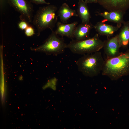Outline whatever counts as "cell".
<instances>
[{
    "label": "cell",
    "mask_w": 129,
    "mask_h": 129,
    "mask_svg": "<svg viewBox=\"0 0 129 129\" xmlns=\"http://www.w3.org/2000/svg\"></svg>",
    "instance_id": "cell-21"
},
{
    "label": "cell",
    "mask_w": 129,
    "mask_h": 129,
    "mask_svg": "<svg viewBox=\"0 0 129 129\" xmlns=\"http://www.w3.org/2000/svg\"><path fill=\"white\" fill-rule=\"evenodd\" d=\"M10 5L20 14V19L28 23L32 22L33 7L30 2L27 0H6Z\"/></svg>",
    "instance_id": "cell-6"
},
{
    "label": "cell",
    "mask_w": 129,
    "mask_h": 129,
    "mask_svg": "<svg viewBox=\"0 0 129 129\" xmlns=\"http://www.w3.org/2000/svg\"><path fill=\"white\" fill-rule=\"evenodd\" d=\"M58 8L53 5L40 7L33 17L32 22L37 29V35L46 29L52 31L57 23Z\"/></svg>",
    "instance_id": "cell-2"
},
{
    "label": "cell",
    "mask_w": 129,
    "mask_h": 129,
    "mask_svg": "<svg viewBox=\"0 0 129 129\" xmlns=\"http://www.w3.org/2000/svg\"><path fill=\"white\" fill-rule=\"evenodd\" d=\"M121 48L118 34L104 41L103 48L104 53L108 59L119 55Z\"/></svg>",
    "instance_id": "cell-8"
},
{
    "label": "cell",
    "mask_w": 129,
    "mask_h": 129,
    "mask_svg": "<svg viewBox=\"0 0 129 129\" xmlns=\"http://www.w3.org/2000/svg\"><path fill=\"white\" fill-rule=\"evenodd\" d=\"M4 1V0H0V3H1V5L3 4Z\"/></svg>",
    "instance_id": "cell-20"
},
{
    "label": "cell",
    "mask_w": 129,
    "mask_h": 129,
    "mask_svg": "<svg viewBox=\"0 0 129 129\" xmlns=\"http://www.w3.org/2000/svg\"><path fill=\"white\" fill-rule=\"evenodd\" d=\"M25 32L26 36L27 37H31L34 34V30L32 26H29L25 30Z\"/></svg>",
    "instance_id": "cell-16"
},
{
    "label": "cell",
    "mask_w": 129,
    "mask_h": 129,
    "mask_svg": "<svg viewBox=\"0 0 129 129\" xmlns=\"http://www.w3.org/2000/svg\"><path fill=\"white\" fill-rule=\"evenodd\" d=\"M104 41L99 38L98 34H96L92 37L81 41L72 39L67 44L68 48L74 54L83 55L99 51L103 48Z\"/></svg>",
    "instance_id": "cell-4"
},
{
    "label": "cell",
    "mask_w": 129,
    "mask_h": 129,
    "mask_svg": "<svg viewBox=\"0 0 129 129\" xmlns=\"http://www.w3.org/2000/svg\"><path fill=\"white\" fill-rule=\"evenodd\" d=\"M77 13L81 19V23H86L90 22L91 16L87 3L83 0H79Z\"/></svg>",
    "instance_id": "cell-15"
},
{
    "label": "cell",
    "mask_w": 129,
    "mask_h": 129,
    "mask_svg": "<svg viewBox=\"0 0 129 129\" xmlns=\"http://www.w3.org/2000/svg\"><path fill=\"white\" fill-rule=\"evenodd\" d=\"M120 27L117 25L114 26L105 24L102 21L98 22L93 26V28L98 34L107 37L112 35Z\"/></svg>",
    "instance_id": "cell-12"
},
{
    "label": "cell",
    "mask_w": 129,
    "mask_h": 129,
    "mask_svg": "<svg viewBox=\"0 0 129 129\" xmlns=\"http://www.w3.org/2000/svg\"><path fill=\"white\" fill-rule=\"evenodd\" d=\"M105 61L99 51L83 55L77 61L76 64L79 71L86 76L92 77L102 72Z\"/></svg>",
    "instance_id": "cell-3"
},
{
    "label": "cell",
    "mask_w": 129,
    "mask_h": 129,
    "mask_svg": "<svg viewBox=\"0 0 129 129\" xmlns=\"http://www.w3.org/2000/svg\"><path fill=\"white\" fill-rule=\"evenodd\" d=\"M93 26L90 22L88 23H82L77 25L75 30L74 39L81 41L89 38L91 30Z\"/></svg>",
    "instance_id": "cell-10"
},
{
    "label": "cell",
    "mask_w": 129,
    "mask_h": 129,
    "mask_svg": "<svg viewBox=\"0 0 129 129\" xmlns=\"http://www.w3.org/2000/svg\"><path fill=\"white\" fill-rule=\"evenodd\" d=\"M124 14L121 12L107 11L103 12H98L97 14L102 17L104 21L116 23L117 26L120 27L124 22L123 18Z\"/></svg>",
    "instance_id": "cell-11"
},
{
    "label": "cell",
    "mask_w": 129,
    "mask_h": 129,
    "mask_svg": "<svg viewBox=\"0 0 129 129\" xmlns=\"http://www.w3.org/2000/svg\"><path fill=\"white\" fill-rule=\"evenodd\" d=\"M19 28L22 30H25L29 26L28 22L24 21H21L18 24Z\"/></svg>",
    "instance_id": "cell-17"
},
{
    "label": "cell",
    "mask_w": 129,
    "mask_h": 129,
    "mask_svg": "<svg viewBox=\"0 0 129 129\" xmlns=\"http://www.w3.org/2000/svg\"><path fill=\"white\" fill-rule=\"evenodd\" d=\"M102 75L112 80H117L129 74V50L118 56L105 60L102 71Z\"/></svg>",
    "instance_id": "cell-1"
},
{
    "label": "cell",
    "mask_w": 129,
    "mask_h": 129,
    "mask_svg": "<svg viewBox=\"0 0 129 129\" xmlns=\"http://www.w3.org/2000/svg\"><path fill=\"white\" fill-rule=\"evenodd\" d=\"M66 45L63 37H60L55 31H53L42 44L31 49L43 52L47 54H52L57 56L64 52Z\"/></svg>",
    "instance_id": "cell-5"
},
{
    "label": "cell",
    "mask_w": 129,
    "mask_h": 129,
    "mask_svg": "<svg viewBox=\"0 0 129 129\" xmlns=\"http://www.w3.org/2000/svg\"><path fill=\"white\" fill-rule=\"evenodd\" d=\"M99 5L108 11L125 13L129 8V0H97Z\"/></svg>",
    "instance_id": "cell-7"
},
{
    "label": "cell",
    "mask_w": 129,
    "mask_h": 129,
    "mask_svg": "<svg viewBox=\"0 0 129 129\" xmlns=\"http://www.w3.org/2000/svg\"><path fill=\"white\" fill-rule=\"evenodd\" d=\"M78 24V22L76 21L69 24L59 22L56 24L57 28L55 32L61 37L65 36L72 39H74L75 30Z\"/></svg>",
    "instance_id": "cell-9"
},
{
    "label": "cell",
    "mask_w": 129,
    "mask_h": 129,
    "mask_svg": "<svg viewBox=\"0 0 129 129\" xmlns=\"http://www.w3.org/2000/svg\"><path fill=\"white\" fill-rule=\"evenodd\" d=\"M118 35L121 47L127 48L129 44V21L124 22Z\"/></svg>",
    "instance_id": "cell-14"
},
{
    "label": "cell",
    "mask_w": 129,
    "mask_h": 129,
    "mask_svg": "<svg viewBox=\"0 0 129 129\" xmlns=\"http://www.w3.org/2000/svg\"><path fill=\"white\" fill-rule=\"evenodd\" d=\"M58 15L62 22L66 23L72 17L78 16L75 10L71 8L66 3H63L57 11Z\"/></svg>",
    "instance_id": "cell-13"
},
{
    "label": "cell",
    "mask_w": 129,
    "mask_h": 129,
    "mask_svg": "<svg viewBox=\"0 0 129 129\" xmlns=\"http://www.w3.org/2000/svg\"><path fill=\"white\" fill-rule=\"evenodd\" d=\"M86 3H98L97 0H84Z\"/></svg>",
    "instance_id": "cell-19"
},
{
    "label": "cell",
    "mask_w": 129,
    "mask_h": 129,
    "mask_svg": "<svg viewBox=\"0 0 129 129\" xmlns=\"http://www.w3.org/2000/svg\"><path fill=\"white\" fill-rule=\"evenodd\" d=\"M30 2L37 5L45 4L48 5L50 3L46 2L45 0H29Z\"/></svg>",
    "instance_id": "cell-18"
}]
</instances>
